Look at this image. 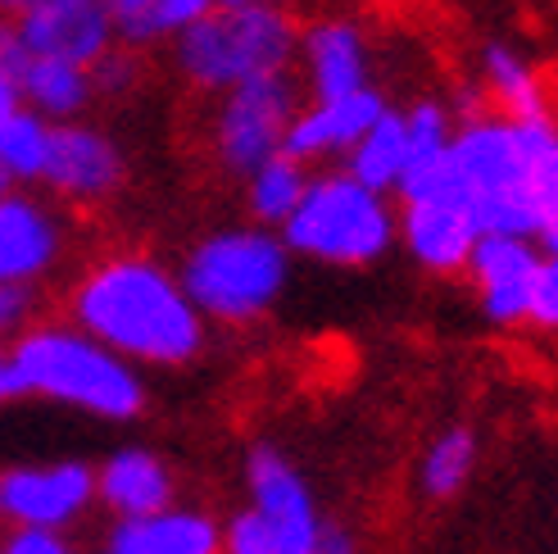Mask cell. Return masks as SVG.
I'll list each match as a JSON object with an SVG mask.
<instances>
[{"instance_id": "f1b7e54d", "label": "cell", "mask_w": 558, "mask_h": 554, "mask_svg": "<svg viewBox=\"0 0 558 554\" xmlns=\"http://www.w3.org/2000/svg\"><path fill=\"white\" fill-rule=\"evenodd\" d=\"M136 77H142V64H136V50L132 46H114L105 55V60H96L92 69V87L96 96H128L136 87Z\"/></svg>"}, {"instance_id": "e0dca14e", "label": "cell", "mask_w": 558, "mask_h": 554, "mask_svg": "<svg viewBox=\"0 0 558 554\" xmlns=\"http://www.w3.org/2000/svg\"><path fill=\"white\" fill-rule=\"evenodd\" d=\"M100 554H222V522L201 505H169L142 518H114Z\"/></svg>"}, {"instance_id": "9c48e42d", "label": "cell", "mask_w": 558, "mask_h": 554, "mask_svg": "<svg viewBox=\"0 0 558 554\" xmlns=\"http://www.w3.org/2000/svg\"><path fill=\"white\" fill-rule=\"evenodd\" d=\"M96 509V468L82 459L0 468V528L69 532Z\"/></svg>"}, {"instance_id": "3957f363", "label": "cell", "mask_w": 558, "mask_h": 554, "mask_svg": "<svg viewBox=\"0 0 558 554\" xmlns=\"http://www.w3.org/2000/svg\"><path fill=\"white\" fill-rule=\"evenodd\" d=\"M10 377L19 400H50L100 423H136L150 409V386L73 318H37L10 346Z\"/></svg>"}, {"instance_id": "9a60e30c", "label": "cell", "mask_w": 558, "mask_h": 554, "mask_svg": "<svg viewBox=\"0 0 558 554\" xmlns=\"http://www.w3.org/2000/svg\"><path fill=\"white\" fill-rule=\"evenodd\" d=\"M64 218L27 191H0V282H41L64 260Z\"/></svg>"}, {"instance_id": "8992f818", "label": "cell", "mask_w": 558, "mask_h": 554, "mask_svg": "<svg viewBox=\"0 0 558 554\" xmlns=\"http://www.w3.org/2000/svg\"><path fill=\"white\" fill-rule=\"evenodd\" d=\"M287 251L327 268H373L400 241V209L354 173H310L304 201L282 228Z\"/></svg>"}, {"instance_id": "1f68e13d", "label": "cell", "mask_w": 558, "mask_h": 554, "mask_svg": "<svg viewBox=\"0 0 558 554\" xmlns=\"http://www.w3.org/2000/svg\"><path fill=\"white\" fill-rule=\"evenodd\" d=\"M214 5H218V0H159V27H163V37L182 33V27L195 23V19H205Z\"/></svg>"}, {"instance_id": "484cf974", "label": "cell", "mask_w": 558, "mask_h": 554, "mask_svg": "<svg viewBox=\"0 0 558 554\" xmlns=\"http://www.w3.org/2000/svg\"><path fill=\"white\" fill-rule=\"evenodd\" d=\"M109 23H114V37L132 50L155 46L163 41V27H159V0H100Z\"/></svg>"}, {"instance_id": "d6a6232c", "label": "cell", "mask_w": 558, "mask_h": 554, "mask_svg": "<svg viewBox=\"0 0 558 554\" xmlns=\"http://www.w3.org/2000/svg\"><path fill=\"white\" fill-rule=\"evenodd\" d=\"M314 554H364V541H359L354 528H345V522L323 518V532L314 541Z\"/></svg>"}, {"instance_id": "d6986e66", "label": "cell", "mask_w": 558, "mask_h": 554, "mask_svg": "<svg viewBox=\"0 0 558 554\" xmlns=\"http://www.w3.org/2000/svg\"><path fill=\"white\" fill-rule=\"evenodd\" d=\"M477 69H482V92L486 100L509 119H541V115H554L549 109V87L541 69L526 60V55L509 41H486L482 55H477Z\"/></svg>"}, {"instance_id": "836d02e7", "label": "cell", "mask_w": 558, "mask_h": 554, "mask_svg": "<svg viewBox=\"0 0 558 554\" xmlns=\"http://www.w3.org/2000/svg\"><path fill=\"white\" fill-rule=\"evenodd\" d=\"M23 105V92H19V77L10 69H0V119L14 115V109Z\"/></svg>"}, {"instance_id": "7402d4cb", "label": "cell", "mask_w": 558, "mask_h": 554, "mask_svg": "<svg viewBox=\"0 0 558 554\" xmlns=\"http://www.w3.org/2000/svg\"><path fill=\"white\" fill-rule=\"evenodd\" d=\"M477 455H482V441L472 427H463V423L440 427L427 441L423 459H417V491L436 505L454 501V495L472 482V473H477Z\"/></svg>"}, {"instance_id": "4fadbf2b", "label": "cell", "mask_w": 558, "mask_h": 554, "mask_svg": "<svg viewBox=\"0 0 558 554\" xmlns=\"http://www.w3.org/2000/svg\"><path fill=\"white\" fill-rule=\"evenodd\" d=\"M10 19L33 55H54L77 69H96V60L119 46L100 0H27Z\"/></svg>"}, {"instance_id": "277c9868", "label": "cell", "mask_w": 558, "mask_h": 554, "mask_svg": "<svg viewBox=\"0 0 558 554\" xmlns=\"http://www.w3.org/2000/svg\"><path fill=\"white\" fill-rule=\"evenodd\" d=\"M169 55L186 87L218 96L250 77L287 73L300 60V19L282 5H214L173 33Z\"/></svg>"}, {"instance_id": "2e32d148", "label": "cell", "mask_w": 558, "mask_h": 554, "mask_svg": "<svg viewBox=\"0 0 558 554\" xmlns=\"http://www.w3.org/2000/svg\"><path fill=\"white\" fill-rule=\"evenodd\" d=\"M300 69H304V92H310V100L368 87V77H373L368 33L341 14L304 23L300 27Z\"/></svg>"}, {"instance_id": "e575fe53", "label": "cell", "mask_w": 558, "mask_h": 554, "mask_svg": "<svg viewBox=\"0 0 558 554\" xmlns=\"http://www.w3.org/2000/svg\"><path fill=\"white\" fill-rule=\"evenodd\" d=\"M10 400H19V392H14V377H10V350L0 346V405H10Z\"/></svg>"}, {"instance_id": "44dd1931", "label": "cell", "mask_w": 558, "mask_h": 554, "mask_svg": "<svg viewBox=\"0 0 558 554\" xmlns=\"http://www.w3.org/2000/svg\"><path fill=\"white\" fill-rule=\"evenodd\" d=\"M404 169H409L404 109H386V115L354 142V150L345 155V173H354L364 186H377V191H386V196H396V186L404 182Z\"/></svg>"}, {"instance_id": "f35d334b", "label": "cell", "mask_w": 558, "mask_h": 554, "mask_svg": "<svg viewBox=\"0 0 558 554\" xmlns=\"http://www.w3.org/2000/svg\"><path fill=\"white\" fill-rule=\"evenodd\" d=\"M10 186H14V182H10V173H5V169H0V191H10Z\"/></svg>"}, {"instance_id": "83f0119b", "label": "cell", "mask_w": 558, "mask_h": 554, "mask_svg": "<svg viewBox=\"0 0 558 554\" xmlns=\"http://www.w3.org/2000/svg\"><path fill=\"white\" fill-rule=\"evenodd\" d=\"M222 554H282V545L255 509H241L222 522Z\"/></svg>"}, {"instance_id": "52a82bcc", "label": "cell", "mask_w": 558, "mask_h": 554, "mask_svg": "<svg viewBox=\"0 0 558 554\" xmlns=\"http://www.w3.org/2000/svg\"><path fill=\"white\" fill-rule=\"evenodd\" d=\"M396 196H400L404 255L436 277L463 273L472 260V245L482 241V224L450 169V155L423 164V169H409L404 182L396 186Z\"/></svg>"}, {"instance_id": "603a6c76", "label": "cell", "mask_w": 558, "mask_h": 554, "mask_svg": "<svg viewBox=\"0 0 558 554\" xmlns=\"http://www.w3.org/2000/svg\"><path fill=\"white\" fill-rule=\"evenodd\" d=\"M304 186H310V164L277 150L272 159H264L259 169L245 178V214L255 218L259 228L277 232L295 214V205L304 201Z\"/></svg>"}, {"instance_id": "6da1fadb", "label": "cell", "mask_w": 558, "mask_h": 554, "mask_svg": "<svg viewBox=\"0 0 558 554\" xmlns=\"http://www.w3.org/2000/svg\"><path fill=\"white\" fill-rule=\"evenodd\" d=\"M64 318L136 369H186L205 354L209 318L182 277L146 251H114L73 277Z\"/></svg>"}, {"instance_id": "cb8c5ba5", "label": "cell", "mask_w": 558, "mask_h": 554, "mask_svg": "<svg viewBox=\"0 0 558 554\" xmlns=\"http://www.w3.org/2000/svg\"><path fill=\"white\" fill-rule=\"evenodd\" d=\"M50 132L54 123L37 109L19 105L14 115L0 119V169L10 173V182H41L46 155H50Z\"/></svg>"}, {"instance_id": "7c38bea8", "label": "cell", "mask_w": 558, "mask_h": 554, "mask_svg": "<svg viewBox=\"0 0 558 554\" xmlns=\"http://www.w3.org/2000/svg\"><path fill=\"white\" fill-rule=\"evenodd\" d=\"M41 182L50 196L69 205H105L128 186V155L105 128H92L82 119L54 123Z\"/></svg>"}, {"instance_id": "8fae6325", "label": "cell", "mask_w": 558, "mask_h": 554, "mask_svg": "<svg viewBox=\"0 0 558 554\" xmlns=\"http://www.w3.org/2000/svg\"><path fill=\"white\" fill-rule=\"evenodd\" d=\"M545 245L518 232H482L468 260V282L477 291V310L490 327H522L532 318V296L541 277Z\"/></svg>"}, {"instance_id": "8d00e7d4", "label": "cell", "mask_w": 558, "mask_h": 554, "mask_svg": "<svg viewBox=\"0 0 558 554\" xmlns=\"http://www.w3.org/2000/svg\"><path fill=\"white\" fill-rule=\"evenodd\" d=\"M218 5H282V0H218Z\"/></svg>"}, {"instance_id": "4dcf8cb0", "label": "cell", "mask_w": 558, "mask_h": 554, "mask_svg": "<svg viewBox=\"0 0 558 554\" xmlns=\"http://www.w3.org/2000/svg\"><path fill=\"white\" fill-rule=\"evenodd\" d=\"M0 554H77V545L64 532L46 528H10L0 537Z\"/></svg>"}, {"instance_id": "ffe728a7", "label": "cell", "mask_w": 558, "mask_h": 554, "mask_svg": "<svg viewBox=\"0 0 558 554\" xmlns=\"http://www.w3.org/2000/svg\"><path fill=\"white\" fill-rule=\"evenodd\" d=\"M14 77H19L23 105L37 109V115H46L50 123H73V119L87 115V105L96 100L92 69L54 60V55H33L27 50V60H23V69Z\"/></svg>"}, {"instance_id": "74e56055", "label": "cell", "mask_w": 558, "mask_h": 554, "mask_svg": "<svg viewBox=\"0 0 558 554\" xmlns=\"http://www.w3.org/2000/svg\"><path fill=\"white\" fill-rule=\"evenodd\" d=\"M27 5V0H0V14H19Z\"/></svg>"}, {"instance_id": "f546056e", "label": "cell", "mask_w": 558, "mask_h": 554, "mask_svg": "<svg viewBox=\"0 0 558 554\" xmlns=\"http://www.w3.org/2000/svg\"><path fill=\"white\" fill-rule=\"evenodd\" d=\"M532 323L545 337H558V251H545L541 277H536V296H532Z\"/></svg>"}, {"instance_id": "4316f807", "label": "cell", "mask_w": 558, "mask_h": 554, "mask_svg": "<svg viewBox=\"0 0 558 554\" xmlns=\"http://www.w3.org/2000/svg\"><path fill=\"white\" fill-rule=\"evenodd\" d=\"M41 318V291L33 282H0V346L23 337Z\"/></svg>"}, {"instance_id": "d4e9b609", "label": "cell", "mask_w": 558, "mask_h": 554, "mask_svg": "<svg viewBox=\"0 0 558 554\" xmlns=\"http://www.w3.org/2000/svg\"><path fill=\"white\" fill-rule=\"evenodd\" d=\"M404 128H409V169H423V164H436V159L450 155L459 119H454V109L445 100L423 96V100H413L404 109Z\"/></svg>"}, {"instance_id": "30bf717a", "label": "cell", "mask_w": 558, "mask_h": 554, "mask_svg": "<svg viewBox=\"0 0 558 554\" xmlns=\"http://www.w3.org/2000/svg\"><path fill=\"white\" fill-rule=\"evenodd\" d=\"M245 495L250 509L272 528L282 554H314V541L323 532V509L314 501V486L291 463V455H282L272 441H255L245 450Z\"/></svg>"}, {"instance_id": "5bb4252c", "label": "cell", "mask_w": 558, "mask_h": 554, "mask_svg": "<svg viewBox=\"0 0 558 554\" xmlns=\"http://www.w3.org/2000/svg\"><path fill=\"white\" fill-rule=\"evenodd\" d=\"M390 109V100L373 87H359L345 96H327V100H304L300 115L287 128L282 150L300 164H323V159H345L354 150V142L364 136L381 115Z\"/></svg>"}, {"instance_id": "ac0fdd59", "label": "cell", "mask_w": 558, "mask_h": 554, "mask_svg": "<svg viewBox=\"0 0 558 554\" xmlns=\"http://www.w3.org/2000/svg\"><path fill=\"white\" fill-rule=\"evenodd\" d=\"M178 501V478L146 446H123L96 468V505L114 518H142L159 514Z\"/></svg>"}, {"instance_id": "5b68a950", "label": "cell", "mask_w": 558, "mask_h": 554, "mask_svg": "<svg viewBox=\"0 0 558 554\" xmlns=\"http://www.w3.org/2000/svg\"><path fill=\"white\" fill-rule=\"evenodd\" d=\"M182 287L209 323L245 327L264 318L291 282V251L272 228H214L186 251Z\"/></svg>"}, {"instance_id": "d590c367", "label": "cell", "mask_w": 558, "mask_h": 554, "mask_svg": "<svg viewBox=\"0 0 558 554\" xmlns=\"http://www.w3.org/2000/svg\"><path fill=\"white\" fill-rule=\"evenodd\" d=\"M541 245H545V251H558V214L549 218V228H545V237H541Z\"/></svg>"}, {"instance_id": "7a4b0ae2", "label": "cell", "mask_w": 558, "mask_h": 554, "mask_svg": "<svg viewBox=\"0 0 558 554\" xmlns=\"http://www.w3.org/2000/svg\"><path fill=\"white\" fill-rule=\"evenodd\" d=\"M450 169L482 232L541 241L558 214V119H509L499 109L459 119Z\"/></svg>"}, {"instance_id": "ba28073f", "label": "cell", "mask_w": 558, "mask_h": 554, "mask_svg": "<svg viewBox=\"0 0 558 554\" xmlns=\"http://www.w3.org/2000/svg\"><path fill=\"white\" fill-rule=\"evenodd\" d=\"M300 105H304V87L291 77V69L250 77L232 92H218L209 115V150L218 169L245 182L264 159L282 150Z\"/></svg>"}]
</instances>
